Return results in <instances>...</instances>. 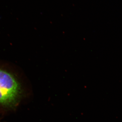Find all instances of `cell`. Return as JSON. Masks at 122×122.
Masks as SVG:
<instances>
[{
    "label": "cell",
    "instance_id": "obj_1",
    "mask_svg": "<svg viewBox=\"0 0 122 122\" xmlns=\"http://www.w3.org/2000/svg\"><path fill=\"white\" fill-rule=\"evenodd\" d=\"M21 93L20 82L12 73L0 68V104L13 107L19 101Z\"/></svg>",
    "mask_w": 122,
    "mask_h": 122
}]
</instances>
